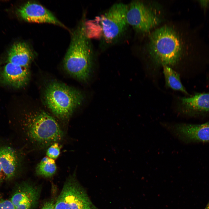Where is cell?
I'll list each match as a JSON object with an SVG mask.
<instances>
[{
	"label": "cell",
	"instance_id": "ffe728a7",
	"mask_svg": "<svg viewBox=\"0 0 209 209\" xmlns=\"http://www.w3.org/2000/svg\"><path fill=\"white\" fill-rule=\"evenodd\" d=\"M6 179L5 175L3 172L0 164V182Z\"/></svg>",
	"mask_w": 209,
	"mask_h": 209
},
{
	"label": "cell",
	"instance_id": "3957f363",
	"mask_svg": "<svg viewBox=\"0 0 209 209\" xmlns=\"http://www.w3.org/2000/svg\"><path fill=\"white\" fill-rule=\"evenodd\" d=\"M182 49L179 36L169 26H164L156 29L149 37V54L158 65L170 67L176 64L181 57Z\"/></svg>",
	"mask_w": 209,
	"mask_h": 209
},
{
	"label": "cell",
	"instance_id": "8fae6325",
	"mask_svg": "<svg viewBox=\"0 0 209 209\" xmlns=\"http://www.w3.org/2000/svg\"><path fill=\"white\" fill-rule=\"evenodd\" d=\"M180 100L182 111L185 115L194 116L209 114V93H196Z\"/></svg>",
	"mask_w": 209,
	"mask_h": 209
},
{
	"label": "cell",
	"instance_id": "5bb4252c",
	"mask_svg": "<svg viewBox=\"0 0 209 209\" xmlns=\"http://www.w3.org/2000/svg\"><path fill=\"white\" fill-rule=\"evenodd\" d=\"M34 54L29 47L24 42L14 44L8 54V62L29 68L34 58Z\"/></svg>",
	"mask_w": 209,
	"mask_h": 209
},
{
	"label": "cell",
	"instance_id": "9a60e30c",
	"mask_svg": "<svg viewBox=\"0 0 209 209\" xmlns=\"http://www.w3.org/2000/svg\"><path fill=\"white\" fill-rule=\"evenodd\" d=\"M163 66L166 86L174 90L188 94L181 82L179 74L170 66Z\"/></svg>",
	"mask_w": 209,
	"mask_h": 209
},
{
	"label": "cell",
	"instance_id": "2e32d148",
	"mask_svg": "<svg viewBox=\"0 0 209 209\" xmlns=\"http://www.w3.org/2000/svg\"><path fill=\"white\" fill-rule=\"evenodd\" d=\"M57 167L55 160L46 156L43 158L37 165L36 174L46 177H50L56 173Z\"/></svg>",
	"mask_w": 209,
	"mask_h": 209
},
{
	"label": "cell",
	"instance_id": "d6986e66",
	"mask_svg": "<svg viewBox=\"0 0 209 209\" xmlns=\"http://www.w3.org/2000/svg\"><path fill=\"white\" fill-rule=\"evenodd\" d=\"M42 209H55V204L53 201L47 202L45 203Z\"/></svg>",
	"mask_w": 209,
	"mask_h": 209
},
{
	"label": "cell",
	"instance_id": "30bf717a",
	"mask_svg": "<svg viewBox=\"0 0 209 209\" xmlns=\"http://www.w3.org/2000/svg\"><path fill=\"white\" fill-rule=\"evenodd\" d=\"M29 68L8 62L0 72V81L16 88L25 86L30 78Z\"/></svg>",
	"mask_w": 209,
	"mask_h": 209
},
{
	"label": "cell",
	"instance_id": "ac0fdd59",
	"mask_svg": "<svg viewBox=\"0 0 209 209\" xmlns=\"http://www.w3.org/2000/svg\"><path fill=\"white\" fill-rule=\"evenodd\" d=\"M0 209H16L10 200L0 199Z\"/></svg>",
	"mask_w": 209,
	"mask_h": 209
},
{
	"label": "cell",
	"instance_id": "277c9868",
	"mask_svg": "<svg viewBox=\"0 0 209 209\" xmlns=\"http://www.w3.org/2000/svg\"><path fill=\"white\" fill-rule=\"evenodd\" d=\"M44 98L46 105L59 118L66 120L81 103L83 96L79 91L63 84L53 82L46 87Z\"/></svg>",
	"mask_w": 209,
	"mask_h": 209
},
{
	"label": "cell",
	"instance_id": "8992f818",
	"mask_svg": "<svg viewBox=\"0 0 209 209\" xmlns=\"http://www.w3.org/2000/svg\"><path fill=\"white\" fill-rule=\"evenodd\" d=\"M55 209H93L86 193L72 179L66 181L55 203Z\"/></svg>",
	"mask_w": 209,
	"mask_h": 209
},
{
	"label": "cell",
	"instance_id": "44dd1931",
	"mask_svg": "<svg viewBox=\"0 0 209 209\" xmlns=\"http://www.w3.org/2000/svg\"><path fill=\"white\" fill-rule=\"evenodd\" d=\"M205 209H209V201L208 202Z\"/></svg>",
	"mask_w": 209,
	"mask_h": 209
},
{
	"label": "cell",
	"instance_id": "9c48e42d",
	"mask_svg": "<svg viewBox=\"0 0 209 209\" xmlns=\"http://www.w3.org/2000/svg\"><path fill=\"white\" fill-rule=\"evenodd\" d=\"M17 12L22 19L28 22L50 23L65 27L51 12L36 3L28 2Z\"/></svg>",
	"mask_w": 209,
	"mask_h": 209
},
{
	"label": "cell",
	"instance_id": "7c38bea8",
	"mask_svg": "<svg viewBox=\"0 0 209 209\" xmlns=\"http://www.w3.org/2000/svg\"><path fill=\"white\" fill-rule=\"evenodd\" d=\"M19 153L8 145L0 146V164L6 179L13 177L21 165Z\"/></svg>",
	"mask_w": 209,
	"mask_h": 209
},
{
	"label": "cell",
	"instance_id": "e0dca14e",
	"mask_svg": "<svg viewBox=\"0 0 209 209\" xmlns=\"http://www.w3.org/2000/svg\"><path fill=\"white\" fill-rule=\"evenodd\" d=\"M46 150V156L54 160L57 158L60 153L61 147L58 142H55L51 145Z\"/></svg>",
	"mask_w": 209,
	"mask_h": 209
},
{
	"label": "cell",
	"instance_id": "ba28073f",
	"mask_svg": "<svg viewBox=\"0 0 209 209\" xmlns=\"http://www.w3.org/2000/svg\"><path fill=\"white\" fill-rule=\"evenodd\" d=\"M127 17L129 25L136 31L141 32L149 31L160 21L150 8L138 1H133L128 5Z\"/></svg>",
	"mask_w": 209,
	"mask_h": 209
},
{
	"label": "cell",
	"instance_id": "5b68a950",
	"mask_svg": "<svg viewBox=\"0 0 209 209\" xmlns=\"http://www.w3.org/2000/svg\"><path fill=\"white\" fill-rule=\"evenodd\" d=\"M128 5L119 3L113 5L97 20L103 40L112 43L124 34L129 25L127 20Z\"/></svg>",
	"mask_w": 209,
	"mask_h": 209
},
{
	"label": "cell",
	"instance_id": "4fadbf2b",
	"mask_svg": "<svg viewBox=\"0 0 209 209\" xmlns=\"http://www.w3.org/2000/svg\"><path fill=\"white\" fill-rule=\"evenodd\" d=\"M39 196L37 188L27 185L15 193L10 200L16 209H33L37 204Z\"/></svg>",
	"mask_w": 209,
	"mask_h": 209
},
{
	"label": "cell",
	"instance_id": "6da1fadb",
	"mask_svg": "<svg viewBox=\"0 0 209 209\" xmlns=\"http://www.w3.org/2000/svg\"><path fill=\"white\" fill-rule=\"evenodd\" d=\"M20 128L25 140L34 149L47 148L53 143L61 141L64 135L55 119L42 111L28 114Z\"/></svg>",
	"mask_w": 209,
	"mask_h": 209
},
{
	"label": "cell",
	"instance_id": "52a82bcc",
	"mask_svg": "<svg viewBox=\"0 0 209 209\" xmlns=\"http://www.w3.org/2000/svg\"><path fill=\"white\" fill-rule=\"evenodd\" d=\"M161 124L174 137L182 143L209 142V123L197 125L162 122Z\"/></svg>",
	"mask_w": 209,
	"mask_h": 209
},
{
	"label": "cell",
	"instance_id": "7a4b0ae2",
	"mask_svg": "<svg viewBox=\"0 0 209 209\" xmlns=\"http://www.w3.org/2000/svg\"><path fill=\"white\" fill-rule=\"evenodd\" d=\"M93 56V49L83 21L72 33L64 59V68L71 76L86 81L91 71Z\"/></svg>",
	"mask_w": 209,
	"mask_h": 209
}]
</instances>
